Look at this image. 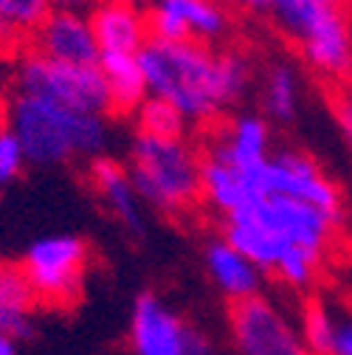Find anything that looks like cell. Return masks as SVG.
Returning a JSON list of instances; mask_svg holds the SVG:
<instances>
[{
	"mask_svg": "<svg viewBox=\"0 0 352 355\" xmlns=\"http://www.w3.org/2000/svg\"><path fill=\"white\" fill-rule=\"evenodd\" d=\"M234 12L237 9L226 0H155L147 9V26L155 40H197L206 46H223L237 31Z\"/></svg>",
	"mask_w": 352,
	"mask_h": 355,
	"instance_id": "obj_11",
	"label": "cell"
},
{
	"mask_svg": "<svg viewBox=\"0 0 352 355\" xmlns=\"http://www.w3.org/2000/svg\"><path fill=\"white\" fill-rule=\"evenodd\" d=\"M99 71L107 87L110 116H133L139 105L150 96L139 54H102Z\"/></svg>",
	"mask_w": 352,
	"mask_h": 355,
	"instance_id": "obj_18",
	"label": "cell"
},
{
	"mask_svg": "<svg viewBox=\"0 0 352 355\" xmlns=\"http://www.w3.org/2000/svg\"><path fill=\"white\" fill-rule=\"evenodd\" d=\"M0 355H17V338L0 333Z\"/></svg>",
	"mask_w": 352,
	"mask_h": 355,
	"instance_id": "obj_28",
	"label": "cell"
},
{
	"mask_svg": "<svg viewBox=\"0 0 352 355\" xmlns=\"http://www.w3.org/2000/svg\"><path fill=\"white\" fill-rule=\"evenodd\" d=\"M327 107L333 116V124L338 130V136L344 141V147L352 155V82L344 85H333L327 94Z\"/></svg>",
	"mask_w": 352,
	"mask_h": 355,
	"instance_id": "obj_24",
	"label": "cell"
},
{
	"mask_svg": "<svg viewBox=\"0 0 352 355\" xmlns=\"http://www.w3.org/2000/svg\"><path fill=\"white\" fill-rule=\"evenodd\" d=\"M139 62L147 76V91L166 99L197 132L211 130L231 113L220 76L217 46L197 40H155L150 37L139 51Z\"/></svg>",
	"mask_w": 352,
	"mask_h": 355,
	"instance_id": "obj_2",
	"label": "cell"
},
{
	"mask_svg": "<svg viewBox=\"0 0 352 355\" xmlns=\"http://www.w3.org/2000/svg\"><path fill=\"white\" fill-rule=\"evenodd\" d=\"M87 17L102 54H139L150 40L147 9L124 0H99Z\"/></svg>",
	"mask_w": 352,
	"mask_h": 355,
	"instance_id": "obj_16",
	"label": "cell"
},
{
	"mask_svg": "<svg viewBox=\"0 0 352 355\" xmlns=\"http://www.w3.org/2000/svg\"><path fill=\"white\" fill-rule=\"evenodd\" d=\"M91 245L79 234H46L26 248L20 268L26 271L37 302L49 307H71L82 296Z\"/></svg>",
	"mask_w": 352,
	"mask_h": 355,
	"instance_id": "obj_6",
	"label": "cell"
},
{
	"mask_svg": "<svg viewBox=\"0 0 352 355\" xmlns=\"http://www.w3.org/2000/svg\"><path fill=\"white\" fill-rule=\"evenodd\" d=\"M200 164V141L189 136H150L136 130L124 166L147 209L181 220L203 206Z\"/></svg>",
	"mask_w": 352,
	"mask_h": 355,
	"instance_id": "obj_4",
	"label": "cell"
},
{
	"mask_svg": "<svg viewBox=\"0 0 352 355\" xmlns=\"http://www.w3.org/2000/svg\"><path fill=\"white\" fill-rule=\"evenodd\" d=\"M127 344L133 355H214L209 333L152 291L133 302Z\"/></svg>",
	"mask_w": 352,
	"mask_h": 355,
	"instance_id": "obj_7",
	"label": "cell"
},
{
	"mask_svg": "<svg viewBox=\"0 0 352 355\" xmlns=\"http://www.w3.org/2000/svg\"><path fill=\"white\" fill-rule=\"evenodd\" d=\"M87 181H91L94 192L102 198L105 209L113 214V220L130 232L133 237L144 234L147 226V206L141 203L133 181H130V172L121 161L110 158V155H96L87 161Z\"/></svg>",
	"mask_w": 352,
	"mask_h": 355,
	"instance_id": "obj_14",
	"label": "cell"
},
{
	"mask_svg": "<svg viewBox=\"0 0 352 355\" xmlns=\"http://www.w3.org/2000/svg\"><path fill=\"white\" fill-rule=\"evenodd\" d=\"M296 324L313 355H333L335 330H338V310L333 304H327L319 296L304 299Z\"/></svg>",
	"mask_w": 352,
	"mask_h": 355,
	"instance_id": "obj_21",
	"label": "cell"
},
{
	"mask_svg": "<svg viewBox=\"0 0 352 355\" xmlns=\"http://www.w3.org/2000/svg\"><path fill=\"white\" fill-rule=\"evenodd\" d=\"M9 82L12 91L17 94L42 96L85 113L110 116L107 87L99 65H71L51 60L34 49H26L12 60Z\"/></svg>",
	"mask_w": 352,
	"mask_h": 355,
	"instance_id": "obj_5",
	"label": "cell"
},
{
	"mask_svg": "<svg viewBox=\"0 0 352 355\" xmlns=\"http://www.w3.org/2000/svg\"><path fill=\"white\" fill-rule=\"evenodd\" d=\"M133 116H136L139 132H150V136H189L192 130L186 119L178 113V107H172L166 99L152 94L139 105Z\"/></svg>",
	"mask_w": 352,
	"mask_h": 355,
	"instance_id": "obj_22",
	"label": "cell"
},
{
	"mask_svg": "<svg viewBox=\"0 0 352 355\" xmlns=\"http://www.w3.org/2000/svg\"><path fill=\"white\" fill-rule=\"evenodd\" d=\"M333 355H352V313H341L338 310V330H335Z\"/></svg>",
	"mask_w": 352,
	"mask_h": 355,
	"instance_id": "obj_25",
	"label": "cell"
},
{
	"mask_svg": "<svg viewBox=\"0 0 352 355\" xmlns=\"http://www.w3.org/2000/svg\"><path fill=\"white\" fill-rule=\"evenodd\" d=\"M304 68L327 87L352 82V9L327 3L290 40Z\"/></svg>",
	"mask_w": 352,
	"mask_h": 355,
	"instance_id": "obj_10",
	"label": "cell"
},
{
	"mask_svg": "<svg viewBox=\"0 0 352 355\" xmlns=\"http://www.w3.org/2000/svg\"><path fill=\"white\" fill-rule=\"evenodd\" d=\"M344 226L346 214L285 195H262L220 217V237L254 259L265 277H274L288 291L307 293L319 285Z\"/></svg>",
	"mask_w": 352,
	"mask_h": 355,
	"instance_id": "obj_1",
	"label": "cell"
},
{
	"mask_svg": "<svg viewBox=\"0 0 352 355\" xmlns=\"http://www.w3.org/2000/svg\"><path fill=\"white\" fill-rule=\"evenodd\" d=\"M229 6H234L237 12H248V15H268L271 0H226Z\"/></svg>",
	"mask_w": 352,
	"mask_h": 355,
	"instance_id": "obj_27",
	"label": "cell"
},
{
	"mask_svg": "<svg viewBox=\"0 0 352 355\" xmlns=\"http://www.w3.org/2000/svg\"><path fill=\"white\" fill-rule=\"evenodd\" d=\"M28 166L23 144L17 139V132L12 130V124L6 121L3 110H0V187H6L23 175V169Z\"/></svg>",
	"mask_w": 352,
	"mask_h": 355,
	"instance_id": "obj_23",
	"label": "cell"
},
{
	"mask_svg": "<svg viewBox=\"0 0 352 355\" xmlns=\"http://www.w3.org/2000/svg\"><path fill=\"white\" fill-rule=\"evenodd\" d=\"M37 293L20 265H0V333L28 338L34 333Z\"/></svg>",
	"mask_w": 352,
	"mask_h": 355,
	"instance_id": "obj_19",
	"label": "cell"
},
{
	"mask_svg": "<svg viewBox=\"0 0 352 355\" xmlns=\"http://www.w3.org/2000/svg\"><path fill=\"white\" fill-rule=\"evenodd\" d=\"M256 187L262 195H285L313 203L333 214H346L344 192L324 164L299 147H279L256 169Z\"/></svg>",
	"mask_w": 352,
	"mask_h": 355,
	"instance_id": "obj_8",
	"label": "cell"
},
{
	"mask_svg": "<svg viewBox=\"0 0 352 355\" xmlns=\"http://www.w3.org/2000/svg\"><path fill=\"white\" fill-rule=\"evenodd\" d=\"M203 268L217 293L231 304L262 293V285H265V274H262L259 265L248 259L240 248H234L226 237H211L206 243Z\"/></svg>",
	"mask_w": 352,
	"mask_h": 355,
	"instance_id": "obj_15",
	"label": "cell"
},
{
	"mask_svg": "<svg viewBox=\"0 0 352 355\" xmlns=\"http://www.w3.org/2000/svg\"><path fill=\"white\" fill-rule=\"evenodd\" d=\"M206 141H200L203 150L226 158L229 164L240 169H256L268 161L274 147V124L251 110H240L223 121H217L211 130L200 132Z\"/></svg>",
	"mask_w": 352,
	"mask_h": 355,
	"instance_id": "obj_12",
	"label": "cell"
},
{
	"mask_svg": "<svg viewBox=\"0 0 352 355\" xmlns=\"http://www.w3.org/2000/svg\"><path fill=\"white\" fill-rule=\"evenodd\" d=\"M49 9H60V12H91L99 0H46Z\"/></svg>",
	"mask_w": 352,
	"mask_h": 355,
	"instance_id": "obj_26",
	"label": "cell"
},
{
	"mask_svg": "<svg viewBox=\"0 0 352 355\" xmlns=\"http://www.w3.org/2000/svg\"><path fill=\"white\" fill-rule=\"evenodd\" d=\"M3 116L17 132L26 161L34 166H65L91 161L107 147V116L85 113L51 99L12 91Z\"/></svg>",
	"mask_w": 352,
	"mask_h": 355,
	"instance_id": "obj_3",
	"label": "cell"
},
{
	"mask_svg": "<svg viewBox=\"0 0 352 355\" xmlns=\"http://www.w3.org/2000/svg\"><path fill=\"white\" fill-rule=\"evenodd\" d=\"M49 12L46 0H0V57L12 62L23 54Z\"/></svg>",
	"mask_w": 352,
	"mask_h": 355,
	"instance_id": "obj_20",
	"label": "cell"
},
{
	"mask_svg": "<svg viewBox=\"0 0 352 355\" xmlns=\"http://www.w3.org/2000/svg\"><path fill=\"white\" fill-rule=\"evenodd\" d=\"M0 60H3V57H0ZM0 105H3V91H0Z\"/></svg>",
	"mask_w": 352,
	"mask_h": 355,
	"instance_id": "obj_31",
	"label": "cell"
},
{
	"mask_svg": "<svg viewBox=\"0 0 352 355\" xmlns=\"http://www.w3.org/2000/svg\"><path fill=\"white\" fill-rule=\"evenodd\" d=\"M28 49L71 65H99V57H102L87 12L51 9L46 20L39 23V28L34 31Z\"/></svg>",
	"mask_w": 352,
	"mask_h": 355,
	"instance_id": "obj_13",
	"label": "cell"
},
{
	"mask_svg": "<svg viewBox=\"0 0 352 355\" xmlns=\"http://www.w3.org/2000/svg\"><path fill=\"white\" fill-rule=\"evenodd\" d=\"M0 110H3V105H0Z\"/></svg>",
	"mask_w": 352,
	"mask_h": 355,
	"instance_id": "obj_32",
	"label": "cell"
},
{
	"mask_svg": "<svg viewBox=\"0 0 352 355\" xmlns=\"http://www.w3.org/2000/svg\"><path fill=\"white\" fill-rule=\"evenodd\" d=\"M124 3H133V6H139V9H150L155 0H124Z\"/></svg>",
	"mask_w": 352,
	"mask_h": 355,
	"instance_id": "obj_29",
	"label": "cell"
},
{
	"mask_svg": "<svg viewBox=\"0 0 352 355\" xmlns=\"http://www.w3.org/2000/svg\"><path fill=\"white\" fill-rule=\"evenodd\" d=\"M333 3H341V6H346V9H352V0H333Z\"/></svg>",
	"mask_w": 352,
	"mask_h": 355,
	"instance_id": "obj_30",
	"label": "cell"
},
{
	"mask_svg": "<svg viewBox=\"0 0 352 355\" xmlns=\"http://www.w3.org/2000/svg\"><path fill=\"white\" fill-rule=\"evenodd\" d=\"M229 333L237 355H313L296 319L265 293L229 307Z\"/></svg>",
	"mask_w": 352,
	"mask_h": 355,
	"instance_id": "obj_9",
	"label": "cell"
},
{
	"mask_svg": "<svg viewBox=\"0 0 352 355\" xmlns=\"http://www.w3.org/2000/svg\"><path fill=\"white\" fill-rule=\"evenodd\" d=\"M301 68L293 60H271L259 73V113L271 124L288 127L301 113Z\"/></svg>",
	"mask_w": 352,
	"mask_h": 355,
	"instance_id": "obj_17",
	"label": "cell"
}]
</instances>
